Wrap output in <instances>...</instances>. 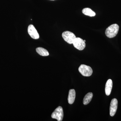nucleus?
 <instances>
[{"mask_svg":"<svg viewBox=\"0 0 121 121\" xmlns=\"http://www.w3.org/2000/svg\"><path fill=\"white\" fill-rule=\"evenodd\" d=\"M119 29V26L117 24H113L110 25L106 29V36L109 38L115 37L117 34Z\"/></svg>","mask_w":121,"mask_h":121,"instance_id":"f257e3e1","label":"nucleus"},{"mask_svg":"<svg viewBox=\"0 0 121 121\" xmlns=\"http://www.w3.org/2000/svg\"><path fill=\"white\" fill-rule=\"evenodd\" d=\"M79 71L83 76H91L93 73V70L89 66L82 64L78 69Z\"/></svg>","mask_w":121,"mask_h":121,"instance_id":"f03ea898","label":"nucleus"},{"mask_svg":"<svg viewBox=\"0 0 121 121\" xmlns=\"http://www.w3.org/2000/svg\"><path fill=\"white\" fill-rule=\"evenodd\" d=\"M63 116V111L61 106H59L56 108L51 115L52 118L56 119L58 121H62Z\"/></svg>","mask_w":121,"mask_h":121,"instance_id":"7ed1b4c3","label":"nucleus"},{"mask_svg":"<svg viewBox=\"0 0 121 121\" xmlns=\"http://www.w3.org/2000/svg\"><path fill=\"white\" fill-rule=\"evenodd\" d=\"M62 36L64 40L70 44H73L74 40L76 38L75 35L73 33L69 31H66L63 32Z\"/></svg>","mask_w":121,"mask_h":121,"instance_id":"20e7f679","label":"nucleus"},{"mask_svg":"<svg viewBox=\"0 0 121 121\" xmlns=\"http://www.w3.org/2000/svg\"><path fill=\"white\" fill-rule=\"evenodd\" d=\"M73 45L75 48L80 51H82L85 48L86 43L82 39L79 37H76L74 40Z\"/></svg>","mask_w":121,"mask_h":121,"instance_id":"39448f33","label":"nucleus"},{"mask_svg":"<svg viewBox=\"0 0 121 121\" xmlns=\"http://www.w3.org/2000/svg\"><path fill=\"white\" fill-rule=\"evenodd\" d=\"M29 35L32 39H39V36L37 30L32 25H30L29 26L28 29Z\"/></svg>","mask_w":121,"mask_h":121,"instance_id":"423d86ee","label":"nucleus"},{"mask_svg":"<svg viewBox=\"0 0 121 121\" xmlns=\"http://www.w3.org/2000/svg\"><path fill=\"white\" fill-rule=\"evenodd\" d=\"M117 106V100L116 99H113L111 102L110 107V114L111 117H113L116 113Z\"/></svg>","mask_w":121,"mask_h":121,"instance_id":"0eeeda50","label":"nucleus"},{"mask_svg":"<svg viewBox=\"0 0 121 121\" xmlns=\"http://www.w3.org/2000/svg\"><path fill=\"white\" fill-rule=\"evenodd\" d=\"M112 86L113 83L112 80L111 79H108L106 83L105 87V91L107 95L108 96L110 94L112 88Z\"/></svg>","mask_w":121,"mask_h":121,"instance_id":"6e6552de","label":"nucleus"},{"mask_svg":"<svg viewBox=\"0 0 121 121\" xmlns=\"http://www.w3.org/2000/svg\"><path fill=\"white\" fill-rule=\"evenodd\" d=\"M76 97L75 91L74 89H71L69 91L68 95V103L69 104H73L74 102Z\"/></svg>","mask_w":121,"mask_h":121,"instance_id":"1a4fd4ad","label":"nucleus"},{"mask_svg":"<svg viewBox=\"0 0 121 121\" xmlns=\"http://www.w3.org/2000/svg\"><path fill=\"white\" fill-rule=\"evenodd\" d=\"M93 97V94L92 93H89L86 95L83 99V104L86 105L90 103Z\"/></svg>","mask_w":121,"mask_h":121,"instance_id":"9d476101","label":"nucleus"},{"mask_svg":"<svg viewBox=\"0 0 121 121\" xmlns=\"http://www.w3.org/2000/svg\"><path fill=\"white\" fill-rule=\"evenodd\" d=\"M82 12L84 15L89 16L91 17L95 16V13L89 8L83 9L82 10Z\"/></svg>","mask_w":121,"mask_h":121,"instance_id":"9b49d317","label":"nucleus"},{"mask_svg":"<svg viewBox=\"0 0 121 121\" xmlns=\"http://www.w3.org/2000/svg\"><path fill=\"white\" fill-rule=\"evenodd\" d=\"M36 52L39 55L43 56H47L49 55V52L47 50L44 49L43 48L39 47L36 49Z\"/></svg>","mask_w":121,"mask_h":121,"instance_id":"f8f14e48","label":"nucleus"},{"mask_svg":"<svg viewBox=\"0 0 121 121\" xmlns=\"http://www.w3.org/2000/svg\"><path fill=\"white\" fill-rule=\"evenodd\" d=\"M84 42H86V40H84Z\"/></svg>","mask_w":121,"mask_h":121,"instance_id":"ddd939ff","label":"nucleus"},{"mask_svg":"<svg viewBox=\"0 0 121 121\" xmlns=\"http://www.w3.org/2000/svg\"></svg>","mask_w":121,"mask_h":121,"instance_id":"4468645a","label":"nucleus"}]
</instances>
